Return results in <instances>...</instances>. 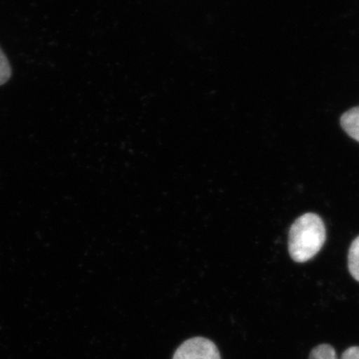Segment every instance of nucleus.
<instances>
[{
	"instance_id": "20e7f679",
	"label": "nucleus",
	"mask_w": 359,
	"mask_h": 359,
	"mask_svg": "<svg viewBox=\"0 0 359 359\" xmlns=\"http://www.w3.org/2000/svg\"><path fill=\"white\" fill-rule=\"evenodd\" d=\"M348 269L354 280L359 283V237L353 241L349 248Z\"/></svg>"
},
{
	"instance_id": "423d86ee",
	"label": "nucleus",
	"mask_w": 359,
	"mask_h": 359,
	"mask_svg": "<svg viewBox=\"0 0 359 359\" xmlns=\"http://www.w3.org/2000/svg\"><path fill=\"white\" fill-rule=\"evenodd\" d=\"M11 74H13V70H11V63L4 52L0 48V86L8 82Z\"/></svg>"
},
{
	"instance_id": "0eeeda50",
	"label": "nucleus",
	"mask_w": 359,
	"mask_h": 359,
	"mask_svg": "<svg viewBox=\"0 0 359 359\" xmlns=\"http://www.w3.org/2000/svg\"><path fill=\"white\" fill-rule=\"evenodd\" d=\"M341 359H359V346H351L342 353Z\"/></svg>"
},
{
	"instance_id": "39448f33",
	"label": "nucleus",
	"mask_w": 359,
	"mask_h": 359,
	"mask_svg": "<svg viewBox=\"0 0 359 359\" xmlns=\"http://www.w3.org/2000/svg\"><path fill=\"white\" fill-rule=\"evenodd\" d=\"M309 359H339L334 347L330 344H320L314 347L309 354Z\"/></svg>"
},
{
	"instance_id": "f257e3e1",
	"label": "nucleus",
	"mask_w": 359,
	"mask_h": 359,
	"mask_svg": "<svg viewBox=\"0 0 359 359\" xmlns=\"http://www.w3.org/2000/svg\"><path fill=\"white\" fill-rule=\"evenodd\" d=\"M327 240L325 223L316 214L302 215L292 224L289 235V252L295 263H306L320 252Z\"/></svg>"
},
{
	"instance_id": "f03ea898",
	"label": "nucleus",
	"mask_w": 359,
	"mask_h": 359,
	"mask_svg": "<svg viewBox=\"0 0 359 359\" xmlns=\"http://www.w3.org/2000/svg\"><path fill=\"white\" fill-rule=\"evenodd\" d=\"M173 359H222L218 347L205 337L186 340L177 348Z\"/></svg>"
},
{
	"instance_id": "7ed1b4c3",
	"label": "nucleus",
	"mask_w": 359,
	"mask_h": 359,
	"mask_svg": "<svg viewBox=\"0 0 359 359\" xmlns=\"http://www.w3.org/2000/svg\"><path fill=\"white\" fill-rule=\"evenodd\" d=\"M340 123L346 133L359 142V107L353 108L344 113Z\"/></svg>"
}]
</instances>
